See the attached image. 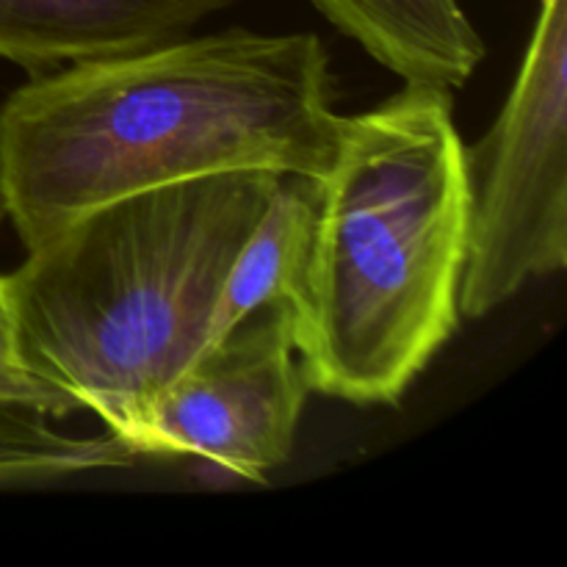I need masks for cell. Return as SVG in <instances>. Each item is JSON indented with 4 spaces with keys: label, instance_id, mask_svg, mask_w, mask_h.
Wrapping results in <instances>:
<instances>
[{
    "label": "cell",
    "instance_id": "cell-1",
    "mask_svg": "<svg viewBox=\"0 0 567 567\" xmlns=\"http://www.w3.org/2000/svg\"><path fill=\"white\" fill-rule=\"evenodd\" d=\"M316 33L225 28L33 75L0 105V205L37 249L105 203L221 172L321 181L336 164Z\"/></svg>",
    "mask_w": 567,
    "mask_h": 567
},
{
    "label": "cell",
    "instance_id": "cell-2",
    "mask_svg": "<svg viewBox=\"0 0 567 567\" xmlns=\"http://www.w3.org/2000/svg\"><path fill=\"white\" fill-rule=\"evenodd\" d=\"M293 341L313 393L396 404L457 332L468 252L452 89L404 83L343 116L321 181Z\"/></svg>",
    "mask_w": 567,
    "mask_h": 567
},
{
    "label": "cell",
    "instance_id": "cell-3",
    "mask_svg": "<svg viewBox=\"0 0 567 567\" xmlns=\"http://www.w3.org/2000/svg\"><path fill=\"white\" fill-rule=\"evenodd\" d=\"M271 172H221L105 203L0 275L37 380L89 410L138 460L155 404L208 343Z\"/></svg>",
    "mask_w": 567,
    "mask_h": 567
},
{
    "label": "cell",
    "instance_id": "cell-4",
    "mask_svg": "<svg viewBox=\"0 0 567 567\" xmlns=\"http://www.w3.org/2000/svg\"><path fill=\"white\" fill-rule=\"evenodd\" d=\"M465 188L460 316L485 319L567 264V0H540L507 103L465 147Z\"/></svg>",
    "mask_w": 567,
    "mask_h": 567
},
{
    "label": "cell",
    "instance_id": "cell-5",
    "mask_svg": "<svg viewBox=\"0 0 567 567\" xmlns=\"http://www.w3.org/2000/svg\"><path fill=\"white\" fill-rule=\"evenodd\" d=\"M308 393L293 305H266L175 377L155 404L138 454L197 457L264 482L291 457Z\"/></svg>",
    "mask_w": 567,
    "mask_h": 567
},
{
    "label": "cell",
    "instance_id": "cell-6",
    "mask_svg": "<svg viewBox=\"0 0 567 567\" xmlns=\"http://www.w3.org/2000/svg\"><path fill=\"white\" fill-rule=\"evenodd\" d=\"M238 0H0V61L28 75L120 59L192 33Z\"/></svg>",
    "mask_w": 567,
    "mask_h": 567
},
{
    "label": "cell",
    "instance_id": "cell-7",
    "mask_svg": "<svg viewBox=\"0 0 567 567\" xmlns=\"http://www.w3.org/2000/svg\"><path fill=\"white\" fill-rule=\"evenodd\" d=\"M72 413H78L75 404L37 380L22 363L9 297L0 280V485L55 482L136 463V454L111 432L75 437L55 432L44 421L48 415L66 419Z\"/></svg>",
    "mask_w": 567,
    "mask_h": 567
},
{
    "label": "cell",
    "instance_id": "cell-8",
    "mask_svg": "<svg viewBox=\"0 0 567 567\" xmlns=\"http://www.w3.org/2000/svg\"><path fill=\"white\" fill-rule=\"evenodd\" d=\"M404 83L460 89L487 50L460 0H310Z\"/></svg>",
    "mask_w": 567,
    "mask_h": 567
},
{
    "label": "cell",
    "instance_id": "cell-9",
    "mask_svg": "<svg viewBox=\"0 0 567 567\" xmlns=\"http://www.w3.org/2000/svg\"><path fill=\"white\" fill-rule=\"evenodd\" d=\"M316 203V181L299 175L277 177L264 214L227 269L210 313L205 347L219 343L227 332L266 305L291 302L297 308L308 275Z\"/></svg>",
    "mask_w": 567,
    "mask_h": 567
}]
</instances>
